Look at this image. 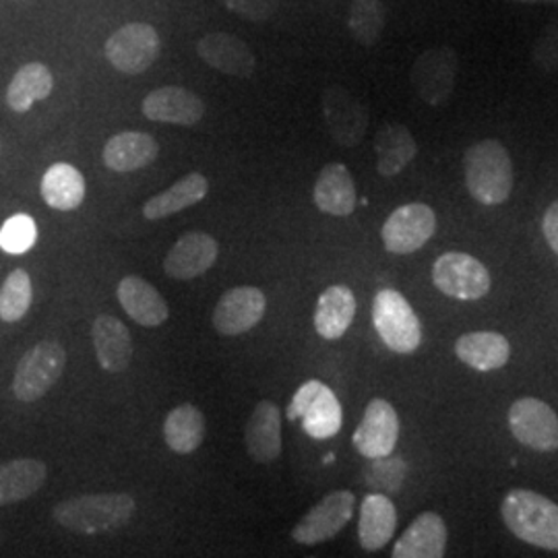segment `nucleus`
Returning <instances> with one entry per match:
<instances>
[{
	"mask_svg": "<svg viewBox=\"0 0 558 558\" xmlns=\"http://www.w3.org/2000/svg\"><path fill=\"white\" fill-rule=\"evenodd\" d=\"M137 502L124 493L81 495L59 502L52 511L57 523L85 536L119 532L135 515Z\"/></svg>",
	"mask_w": 558,
	"mask_h": 558,
	"instance_id": "1",
	"label": "nucleus"
},
{
	"mask_svg": "<svg viewBox=\"0 0 558 558\" xmlns=\"http://www.w3.org/2000/svg\"><path fill=\"white\" fill-rule=\"evenodd\" d=\"M465 186L482 205H502L513 193V161L499 140L474 143L463 156Z\"/></svg>",
	"mask_w": 558,
	"mask_h": 558,
	"instance_id": "2",
	"label": "nucleus"
},
{
	"mask_svg": "<svg viewBox=\"0 0 558 558\" xmlns=\"http://www.w3.org/2000/svg\"><path fill=\"white\" fill-rule=\"evenodd\" d=\"M500 518L515 538L542 550H558V505L525 488L511 490L500 505Z\"/></svg>",
	"mask_w": 558,
	"mask_h": 558,
	"instance_id": "3",
	"label": "nucleus"
},
{
	"mask_svg": "<svg viewBox=\"0 0 558 558\" xmlns=\"http://www.w3.org/2000/svg\"><path fill=\"white\" fill-rule=\"evenodd\" d=\"M288 418L299 420L308 437L327 440L341 430L343 410L331 387L320 380H306L288 405Z\"/></svg>",
	"mask_w": 558,
	"mask_h": 558,
	"instance_id": "4",
	"label": "nucleus"
},
{
	"mask_svg": "<svg viewBox=\"0 0 558 558\" xmlns=\"http://www.w3.org/2000/svg\"><path fill=\"white\" fill-rule=\"evenodd\" d=\"M373 325L383 343L398 354H412L422 343L418 315L398 290L385 288L377 292L373 300Z\"/></svg>",
	"mask_w": 558,
	"mask_h": 558,
	"instance_id": "5",
	"label": "nucleus"
},
{
	"mask_svg": "<svg viewBox=\"0 0 558 558\" xmlns=\"http://www.w3.org/2000/svg\"><path fill=\"white\" fill-rule=\"evenodd\" d=\"M66 366V352L54 339L36 343L23 354L13 377V393L23 403L44 398L57 383Z\"/></svg>",
	"mask_w": 558,
	"mask_h": 558,
	"instance_id": "6",
	"label": "nucleus"
},
{
	"mask_svg": "<svg viewBox=\"0 0 558 558\" xmlns=\"http://www.w3.org/2000/svg\"><path fill=\"white\" fill-rule=\"evenodd\" d=\"M160 57V36L149 23H126L106 41V59L124 75L145 73Z\"/></svg>",
	"mask_w": 558,
	"mask_h": 558,
	"instance_id": "7",
	"label": "nucleus"
},
{
	"mask_svg": "<svg viewBox=\"0 0 558 558\" xmlns=\"http://www.w3.org/2000/svg\"><path fill=\"white\" fill-rule=\"evenodd\" d=\"M433 281L449 299L474 302L490 292L488 269L468 253H442L433 265Z\"/></svg>",
	"mask_w": 558,
	"mask_h": 558,
	"instance_id": "8",
	"label": "nucleus"
},
{
	"mask_svg": "<svg viewBox=\"0 0 558 558\" xmlns=\"http://www.w3.org/2000/svg\"><path fill=\"white\" fill-rule=\"evenodd\" d=\"M458 71V52L449 46H435L416 59L410 80L420 100L428 106H445L456 89Z\"/></svg>",
	"mask_w": 558,
	"mask_h": 558,
	"instance_id": "9",
	"label": "nucleus"
},
{
	"mask_svg": "<svg viewBox=\"0 0 558 558\" xmlns=\"http://www.w3.org/2000/svg\"><path fill=\"white\" fill-rule=\"evenodd\" d=\"M356 497L350 490H333L300 519L292 530V538L302 546H317L336 538L354 518Z\"/></svg>",
	"mask_w": 558,
	"mask_h": 558,
	"instance_id": "10",
	"label": "nucleus"
},
{
	"mask_svg": "<svg viewBox=\"0 0 558 558\" xmlns=\"http://www.w3.org/2000/svg\"><path fill=\"white\" fill-rule=\"evenodd\" d=\"M437 230V216L426 203H408L398 207L380 230V239L389 253L410 255L420 251Z\"/></svg>",
	"mask_w": 558,
	"mask_h": 558,
	"instance_id": "11",
	"label": "nucleus"
},
{
	"mask_svg": "<svg viewBox=\"0 0 558 558\" xmlns=\"http://www.w3.org/2000/svg\"><path fill=\"white\" fill-rule=\"evenodd\" d=\"M511 435L534 451H558L557 412L542 399L521 398L509 408Z\"/></svg>",
	"mask_w": 558,
	"mask_h": 558,
	"instance_id": "12",
	"label": "nucleus"
},
{
	"mask_svg": "<svg viewBox=\"0 0 558 558\" xmlns=\"http://www.w3.org/2000/svg\"><path fill=\"white\" fill-rule=\"evenodd\" d=\"M267 311V299L255 286L230 288L214 308V327L220 336L234 338L259 325Z\"/></svg>",
	"mask_w": 558,
	"mask_h": 558,
	"instance_id": "13",
	"label": "nucleus"
},
{
	"mask_svg": "<svg viewBox=\"0 0 558 558\" xmlns=\"http://www.w3.org/2000/svg\"><path fill=\"white\" fill-rule=\"evenodd\" d=\"M323 117L331 137L341 147H356L366 135L368 110L341 85L323 92Z\"/></svg>",
	"mask_w": 558,
	"mask_h": 558,
	"instance_id": "14",
	"label": "nucleus"
},
{
	"mask_svg": "<svg viewBox=\"0 0 558 558\" xmlns=\"http://www.w3.org/2000/svg\"><path fill=\"white\" fill-rule=\"evenodd\" d=\"M399 439V416L387 399L368 401L352 442L362 458L375 459L391 456Z\"/></svg>",
	"mask_w": 558,
	"mask_h": 558,
	"instance_id": "15",
	"label": "nucleus"
},
{
	"mask_svg": "<svg viewBox=\"0 0 558 558\" xmlns=\"http://www.w3.org/2000/svg\"><path fill=\"white\" fill-rule=\"evenodd\" d=\"M220 255V244L207 232L180 236L163 259V274L179 281H191L207 274Z\"/></svg>",
	"mask_w": 558,
	"mask_h": 558,
	"instance_id": "16",
	"label": "nucleus"
},
{
	"mask_svg": "<svg viewBox=\"0 0 558 558\" xmlns=\"http://www.w3.org/2000/svg\"><path fill=\"white\" fill-rule=\"evenodd\" d=\"M141 110L145 119L154 122L195 126L205 114V104L191 89H184L179 85H166L147 94Z\"/></svg>",
	"mask_w": 558,
	"mask_h": 558,
	"instance_id": "17",
	"label": "nucleus"
},
{
	"mask_svg": "<svg viewBox=\"0 0 558 558\" xmlns=\"http://www.w3.org/2000/svg\"><path fill=\"white\" fill-rule=\"evenodd\" d=\"M197 54L211 69L234 77H251L257 66V59L246 41L223 32L205 34L197 41Z\"/></svg>",
	"mask_w": 558,
	"mask_h": 558,
	"instance_id": "18",
	"label": "nucleus"
},
{
	"mask_svg": "<svg viewBox=\"0 0 558 558\" xmlns=\"http://www.w3.org/2000/svg\"><path fill=\"white\" fill-rule=\"evenodd\" d=\"M244 442L248 458L257 463H274L281 456V414L279 408L263 399L244 426Z\"/></svg>",
	"mask_w": 558,
	"mask_h": 558,
	"instance_id": "19",
	"label": "nucleus"
},
{
	"mask_svg": "<svg viewBox=\"0 0 558 558\" xmlns=\"http://www.w3.org/2000/svg\"><path fill=\"white\" fill-rule=\"evenodd\" d=\"M447 553V525L439 513L426 511L410 523L393 546V558H442Z\"/></svg>",
	"mask_w": 558,
	"mask_h": 558,
	"instance_id": "20",
	"label": "nucleus"
},
{
	"mask_svg": "<svg viewBox=\"0 0 558 558\" xmlns=\"http://www.w3.org/2000/svg\"><path fill=\"white\" fill-rule=\"evenodd\" d=\"M315 205L319 211L333 216V218H345L352 216L356 209V184L350 174V170L343 163H327L319 172V179L315 182Z\"/></svg>",
	"mask_w": 558,
	"mask_h": 558,
	"instance_id": "21",
	"label": "nucleus"
},
{
	"mask_svg": "<svg viewBox=\"0 0 558 558\" xmlns=\"http://www.w3.org/2000/svg\"><path fill=\"white\" fill-rule=\"evenodd\" d=\"M92 341L101 371L122 373L133 360V339L122 320L100 315L92 327Z\"/></svg>",
	"mask_w": 558,
	"mask_h": 558,
	"instance_id": "22",
	"label": "nucleus"
},
{
	"mask_svg": "<svg viewBox=\"0 0 558 558\" xmlns=\"http://www.w3.org/2000/svg\"><path fill=\"white\" fill-rule=\"evenodd\" d=\"M117 296L124 313L143 327H160L170 317L168 302L160 292L137 276L122 279L117 288Z\"/></svg>",
	"mask_w": 558,
	"mask_h": 558,
	"instance_id": "23",
	"label": "nucleus"
},
{
	"mask_svg": "<svg viewBox=\"0 0 558 558\" xmlns=\"http://www.w3.org/2000/svg\"><path fill=\"white\" fill-rule=\"evenodd\" d=\"M160 145L149 133L124 131L104 145L101 160L114 172H135L158 160Z\"/></svg>",
	"mask_w": 558,
	"mask_h": 558,
	"instance_id": "24",
	"label": "nucleus"
},
{
	"mask_svg": "<svg viewBox=\"0 0 558 558\" xmlns=\"http://www.w3.org/2000/svg\"><path fill=\"white\" fill-rule=\"evenodd\" d=\"M398 527V509L387 495H368L360 505V546L368 553H377L389 544Z\"/></svg>",
	"mask_w": 558,
	"mask_h": 558,
	"instance_id": "25",
	"label": "nucleus"
},
{
	"mask_svg": "<svg viewBox=\"0 0 558 558\" xmlns=\"http://www.w3.org/2000/svg\"><path fill=\"white\" fill-rule=\"evenodd\" d=\"M354 317H356L354 292L343 283H336V286H329L319 296L317 308H315V329L320 338L333 341L345 336Z\"/></svg>",
	"mask_w": 558,
	"mask_h": 558,
	"instance_id": "26",
	"label": "nucleus"
},
{
	"mask_svg": "<svg viewBox=\"0 0 558 558\" xmlns=\"http://www.w3.org/2000/svg\"><path fill=\"white\" fill-rule=\"evenodd\" d=\"M458 359L482 373L499 371L511 359V343L497 331H472L456 341Z\"/></svg>",
	"mask_w": 558,
	"mask_h": 558,
	"instance_id": "27",
	"label": "nucleus"
},
{
	"mask_svg": "<svg viewBox=\"0 0 558 558\" xmlns=\"http://www.w3.org/2000/svg\"><path fill=\"white\" fill-rule=\"evenodd\" d=\"M209 182L201 172H191L186 177L177 180L170 189H166L160 195L151 197L143 205L145 220H166L174 214H180L193 205H197L207 197Z\"/></svg>",
	"mask_w": 558,
	"mask_h": 558,
	"instance_id": "28",
	"label": "nucleus"
},
{
	"mask_svg": "<svg viewBox=\"0 0 558 558\" xmlns=\"http://www.w3.org/2000/svg\"><path fill=\"white\" fill-rule=\"evenodd\" d=\"M377 149V170L380 177L391 179L398 177L410 161L416 158L418 145L408 126L399 122H385L375 137Z\"/></svg>",
	"mask_w": 558,
	"mask_h": 558,
	"instance_id": "29",
	"label": "nucleus"
},
{
	"mask_svg": "<svg viewBox=\"0 0 558 558\" xmlns=\"http://www.w3.org/2000/svg\"><path fill=\"white\" fill-rule=\"evenodd\" d=\"M48 468L40 459H13L0 463V507L29 499L44 486Z\"/></svg>",
	"mask_w": 558,
	"mask_h": 558,
	"instance_id": "30",
	"label": "nucleus"
},
{
	"mask_svg": "<svg viewBox=\"0 0 558 558\" xmlns=\"http://www.w3.org/2000/svg\"><path fill=\"white\" fill-rule=\"evenodd\" d=\"M41 199L48 207L59 211H75L85 201L87 184L80 170L71 163L59 161L46 170L41 177Z\"/></svg>",
	"mask_w": 558,
	"mask_h": 558,
	"instance_id": "31",
	"label": "nucleus"
},
{
	"mask_svg": "<svg viewBox=\"0 0 558 558\" xmlns=\"http://www.w3.org/2000/svg\"><path fill=\"white\" fill-rule=\"evenodd\" d=\"M205 416L193 403L177 405L163 420L166 445L179 456L195 453L205 440Z\"/></svg>",
	"mask_w": 558,
	"mask_h": 558,
	"instance_id": "32",
	"label": "nucleus"
},
{
	"mask_svg": "<svg viewBox=\"0 0 558 558\" xmlns=\"http://www.w3.org/2000/svg\"><path fill=\"white\" fill-rule=\"evenodd\" d=\"M54 89V77L41 62L23 64L7 87V104L13 112L25 114L36 101L46 100Z\"/></svg>",
	"mask_w": 558,
	"mask_h": 558,
	"instance_id": "33",
	"label": "nucleus"
},
{
	"mask_svg": "<svg viewBox=\"0 0 558 558\" xmlns=\"http://www.w3.org/2000/svg\"><path fill=\"white\" fill-rule=\"evenodd\" d=\"M34 302V286L25 269H13L0 286V320L17 323Z\"/></svg>",
	"mask_w": 558,
	"mask_h": 558,
	"instance_id": "34",
	"label": "nucleus"
},
{
	"mask_svg": "<svg viewBox=\"0 0 558 558\" xmlns=\"http://www.w3.org/2000/svg\"><path fill=\"white\" fill-rule=\"evenodd\" d=\"M387 11L380 0H354L350 7L348 27L362 46H375L383 36Z\"/></svg>",
	"mask_w": 558,
	"mask_h": 558,
	"instance_id": "35",
	"label": "nucleus"
},
{
	"mask_svg": "<svg viewBox=\"0 0 558 558\" xmlns=\"http://www.w3.org/2000/svg\"><path fill=\"white\" fill-rule=\"evenodd\" d=\"M408 476V465L398 456L371 459V465L364 470L366 486L375 488L380 495H398Z\"/></svg>",
	"mask_w": 558,
	"mask_h": 558,
	"instance_id": "36",
	"label": "nucleus"
},
{
	"mask_svg": "<svg viewBox=\"0 0 558 558\" xmlns=\"http://www.w3.org/2000/svg\"><path fill=\"white\" fill-rule=\"evenodd\" d=\"M36 239H38L36 221L25 214L13 216L0 228V248L11 255H21L29 251L36 244Z\"/></svg>",
	"mask_w": 558,
	"mask_h": 558,
	"instance_id": "37",
	"label": "nucleus"
},
{
	"mask_svg": "<svg viewBox=\"0 0 558 558\" xmlns=\"http://www.w3.org/2000/svg\"><path fill=\"white\" fill-rule=\"evenodd\" d=\"M532 60L544 73H558V15L550 21L532 48Z\"/></svg>",
	"mask_w": 558,
	"mask_h": 558,
	"instance_id": "38",
	"label": "nucleus"
},
{
	"mask_svg": "<svg viewBox=\"0 0 558 558\" xmlns=\"http://www.w3.org/2000/svg\"><path fill=\"white\" fill-rule=\"evenodd\" d=\"M223 4L232 13L251 21L269 20L278 9V0H223Z\"/></svg>",
	"mask_w": 558,
	"mask_h": 558,
	"instance_id": "39",
	"label": "nucleus"
},
{
	"mask_svg": "<svg viewBox=\"0 0 558 558\" xmlns=\"http://www.w3.org/2000/svg\"><path fill=\"white\" fill-rule=\"evenodd\" d=\"M542 232H544V239L548 242V246L558 255V199L546 209V214L542 218Z\"/></svg>",
	"mask_w": 558,
	"mask_h": 558,
	"instance_id": "40",
	"label": "nucleus"
},
{
	"mask_svg": "<svg viewBox=\"0 0 558 558\" xmlns=\"http://www.w3.org/2000/svg\"><path fill=\"white\" fill-rule=\"evenodd\" d=\"M513 2H525V4H558V0H513Z\"/></svg>",
	"mask_w": 558,
	"mask_h": 558,
	"instance_id": "41",
	"label": "nucleus"
}]
</instances>
